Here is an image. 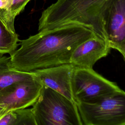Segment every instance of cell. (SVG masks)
I'll use <instances>...</instances> for the list:
<instances>
[{
	"label": "cell",
	"instance_id": "cell-2",
	"mask_svg": "<svg viewBox=\"0 0 125 125\" xmlns=\"http://www.w3.org/2000/svg\"><path fill=\"white\" fill-rule=\"evenodd\" d=\"M105 1L57 0L42 13L38 31L77 25L90 29L97 35L106 40L103 26Z\"/></svg>",
	"mask_w": 125,
	"mask_h": 125
},
{
	"label": "cell",
	"instance_id": "cell-13",
	"mask_svg": "<svg viewBox=\"0 0 125 125\" xmlns=\"http://www.w3.org/2000/svg\"><path fill=\"white\" fill-rule=\"evenodd\" d=\"M30 0H12L10 7L7 10L15 19L17 16L24 10L25 7Z\"/></svg>",
	"mask_w": 125,
	"mask_h": 125
},
{
	"label": "cell",
	"instance_id": "cell-15",
	"mask_svg": "<svg viewBox=\"0 0 125 125\" xmlns=\"http://www.w3.org/2000/svg\"><path fill=\"white\" fill-rule=\"evenodd\" d=\"M115 49H116L121 53L125 60V40L119 45L116 47Z\"/></svg>",
	"mask_w": 125,
	"mask_h": 125
},
{
	"label": "cell",
	"instance_id": "cell-9",
	"mask_svg": "<svg viewBox=\"0 0 125 125\" xmlns=\"http://www.w3.org/2000/svg\"><path fill=\"white\" fill-rule=\"evenodd\" d=\"M110 49L105 39L95 35L76 47L72 54L70 63L75 67L93 68L99 60L108 54Z\"/></svg>",
	"mask_w": 125,
	"mask_h": 125
},
{
	"label": "cell",
	"instance_id": "cell-7",
	"mask_svg": "<svg viewBox=\"0 0 125 125\" xmlns=\"http://www.w3.org/2000/svg\"><path fill=\"white\" fill-rule=\"evenodd\" d=\"M103 26L110 47L115 49L125 40V0H105Z\"/></svg>",
	"mask_w": 125,
	"mask_h": 125
},
{
	"label": "cell",
	"instance_id": "cell-14",
	"mask_svg": "<svg viewBox=\"0 0 125 125\" xmlns=\"http://www.w3.org/2000/svg\"><path fill=\"white\" fill-rule=\"evenodd\" d=\"M12 0H0V9L8 10L10 6Z\"/></svg>",
	"mask_w": 125,
	"mask_h": 125
},
{
	"label": "cell",
	"instance_id": "cell-4",
	"mask_svg": "<svg viewBox=\"0 0 125 125\" xmlns=\"http://www.w3.org/2000/svg\"><path fill=\"white\" fill-rule=\"evenodd\" d=\"M76 104L83 125H125V91L121 88L95 102Z\"/></svg>",
	"mask_w": 125,
	"mask_h": 125
},
{
	"label": "cell",
	"instance_id": "cell-1",
	"mask_svg": "<svg viewBox=\"0 0 125 125\" xmlns=\"http://www.w3.org/2000/svg\"><path fill=\"white\" fill-rule=\"evenodd\" d=\"M96 35L89 28L65 25L39 31L20 41V47L10 55L11 67L25 72L70 63L72 54L81 43Z\"/></svg>",
	"mask_w": 125,
	"mask_h": 125
},
{
	"label": "cell",
	"instance_id": "cell-8",
	"mask_svg": "<svg viewBox=\"0 0 125 125\" xmlns=\"http://www.w3.org/2000/svg\"><path fill=\"white\" fill-rule=\"evenodd\" d=\"M75 66L70 63L39 69L32 72L43 85L64 95L75 102L71 80Z\"/></svg>",
	"mask_w": 125,
	"mask_h": 125
},
{
	"label": "cell",
	"instance_id": "cell-5",
	"mask_svg": "<svg viewBox=\"0 0 125 125\" xmlns=\"http://www.w3.org/2000/svg\"><path fill=\"white\" fill-rule=\"evenodd\" d=\"M71 86L76 104L89 103L120 89L116 83L109 81L93 68L75 67Z\"/></svg>",
	"mask_w": 125,
	"mask_h": 125
},
{
	"label": "cell",
	"instance_id": "cell-10",
	"mask_svg": "<svg viewBox=\"0 0 125 125\" xmlns=\"http://www.w3.org/2000/svg\"><path fill=\"white\" fill-rule=\"evenodd\" d=\"M14 18L6 9H0V54H12L20 40L14 27Z\"/></svg>",
	"mask_w": 125,
	"mask_h": 125
},
{
	"label": "cell",
	"instance_id": "cell-11",
	"mask_svg": "<svg viewBox=\"0 0 125 125\" xmlns=\"http://www.w3.org/2000/svg\"><path fill=\"white\" fill-rule=\"evenodd\" d=\"M10 57L0 56V91L9 85L35 77L32 72L16 70L11 67Z\"/></svg>",
	"mask_w": 125,
	"mask_h": 125
},
{
	"label": "cell",
	"instance_id": "cell-6",
	"mask_svg": "<svg viewBox=\"0 0 125 125\" xmlns=\"http://www.w3.org/2000/svg\"><path fill=\"white\" fill-rule=\"evenodd\" d=\"M42 86L36 76L33 79L13 83L0 91V107L5 113L27 108L36 102Z\"/></svg>",
	"mask_w": 125,
	"mask_h": 125
},
{
	"label": "cell",
	"instance_id": "cell-3",
	"mask_svg": "<svg viewBox=\"0 0 125 125\" xmlns=\"http://www.w3.org/2000/svg\"><path fill=\"white\" fill-rule=\"evenodd\" d=\"M31 109L36 125H83L76 103L45 85Z\"/></svg>",
	"mask_w": 125,
	"mask_h": 125
},
{
	"label": "cell",
	"instance_id": "cell-12",
	"mask_svg": "<svg viewBox=\"0 0 125 125\" xmlns=\"http://www.w3.org/2000/svg\"><path fill=\"white\" fill-rule=\"evenodd\" d=\"M0 125H36L31 109L21 108L8 111L0 118Z\"/></svg>",
	"mask_w": 125,
	"mask_h": 125
},
{
	"label": "cell",
	"instance_id": "cell-16",
	"mask_svg": "<svg viewBox=\"0 0 125 125\" xmlns=\"http://www.w3.org/2000/svg\"><path fill=\"white\" fill-rule=\"evenodd\" d=\"M4 114H5V113H4V111L3 110V109H2L0 107V117H1L3 115H4Z\"/></svg>",
	"mask_w": 125,
	"mask_h": 125
}]
</instances>
